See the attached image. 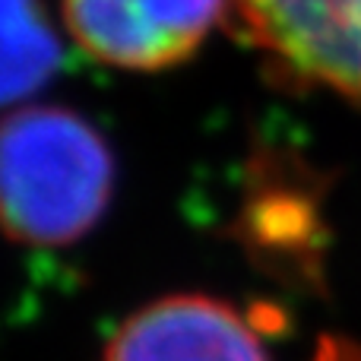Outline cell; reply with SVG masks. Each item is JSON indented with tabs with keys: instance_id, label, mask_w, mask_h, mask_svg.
I'll return each instance as SVG.
<instances>
[{
	"instance_id": "cell-5",
	"label": "cell",
	"mask_w": 361,
	"mask_h": 361,
	"mask_svg": "<svg viewBox=\"0 0 361 361\" xmlns=\"http://www.w3.org/2000/svg\"><path fill=\"white\" fill-rule=\"evenodd\" d=\"M61 67V44L38 0H4V102L29 99Z\"/></svg>"
},
{
	"instance_id": "cell-1",
	"label": "cell",
	"mask_w": 361,
	"mask_h": 361,
	"mask_svg": "<svg viewBox=\"0 0 361 361\" xmlns=\"http://www.w3.org/2000/svg\"><path fill=\"white\" fill-rule=\"evenodd\" d=\"M4 222L10 238L57 247L82 238L114 190V159L102 133L67 108H19L0 146Z\"/></svg>"
},
{
	"instance_id": "cell-3",
	"label": "cell",
	"mask_w": 361,
	"mask_h": 361,
	"mask_svg": "<svg viewBox=\"0 0 361 361\" xmlns=\"http://www.w3.org/2000/svg\"><path fill=\"white\" fill-rule=\"evenodd\" d=\"M222 13L225 0H63L76 44L127 70H162L190 57Z\"/></svg>"
},
{
	"instance_id": "cell-2",
	"label": "cell",
	"mask_w": 361,
	"mask_h": 361,
	"mask_svg": "<svg viewBox=\"0 0 361 361\" xmlns=\"http://www.w3.org/2000/svg\"><path fill=\"white\" fill-rule=\"evenodd\" d=\"M235 13L286 76L361 105V0H235Z\"/></svg>"
},
{
	"instance_id": "cell-4",
	"label": "cell",
	"mask_w": 361,
	"mask_h": 361,
	"mask_svg": "<svg viewBox=\"0 0 361 361\" xmlns=\"http://www.w3.org/2000/svg\"><path fill=\"white\" fill-rule=\"evenodd\" d=\"M102 361H269L254 324L206 295H169L111 336Z\"/></svg>"
},
{
	"instance_id": "cell-6",
	"label": "cell",
	"mask_w": 361,
	"mask_h": 361,
	"mask_svg": "<svg viewBox=\"0 0 361 361\" xmlns=\"http://www.w3.org/2000/svg\"><path fill=\"white\" fill-rule=\"evenodd\" d=\"M311 361H361V345L352 343V339L324 336Z\"/></svg>"
}]
</instances>
